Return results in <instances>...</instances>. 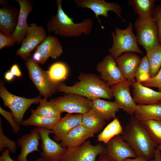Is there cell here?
I'll return each instance as SVG.
<instances>
[{"instance_id":"37","label":"cell","mask_w":161,"mask_h":161,"mask_svg":"<svg viewBox=\"0 0 161 161\" xmlns=\"http://www.w3.org/2000/svg\"><path fill=\"white\" fill-rule=\"evenodd\" d=\"M141 84L148 87L157 88L158 89L159 91L161 92V68L155 76L150 78L148 80Z\"/></svg>"},{"instance_id":"29","label":"cell","mask_w":161,"mask_h":161,"mask_svg":"<svg viewBox=\"0 0 161 161\" xmlns=\"http://www.w3.org/2000/svg\"><path fill=\"white\" fill-rule=\"evenodd\" d=\"M123 130L120 121L115 118L98 135L97 140L106 144L116 136L122 134Z\"/></svg>"},{"instance_id":"27","label":"cell","mask_w":161,"mask_h":161,"mask_svg":"<svg viewBox=\"0 0 161 161\" xmlns=\"http://www.w3.org/2000/svg\"><path fill=\"white\" fill-rule=\"evenodd\" d=\"M61 117L60 116H41L31 112L30 116L28 118L23 120L21 124L22 126H34L52 130Z\"/></svg>"},{"instance_id":"47","label":"cell","mask_w":161,"mask_h":161,"mask_svg":"<svg viewBox=\"0 0 161 161\" xmlns=\"http://www.w3.org/2000/svg\"><path fill=\"white\" fill-rule=\"evenodd\" d=\"M158 147L161 153V145H158ZM160 161H161V158L160 159Z\"/></svg>"},{"instance_id":"16","label":"cell","mask_w":161,"mask_h":161,"mask_svg":"<svg viewBox=\"0 0 161 161\" xmlns=\"http://www.w3.org/2000/svg\"><path fill=\"white\" fill-rule=\"evenodd\" d=\"M106 145V154L112 161H124L126 159L137 157L120 134L113 137Z\"/></svg>"},{"instance_id":"12","label":"cell","mask_w":161,"mask_h":161,"mask_svg":"<svg viewBox=\"0 0 161 161\" xmlns=\"http://www.w3.org/2000/svg\"><path fill=\"white\" fill-rule=\"evenodd\" d=\"M63 53V48L58 38L49 35L37 47L32 58L37 63L44 64L49 58L56 59Z\"/></svg>"},{"instance_id":"44","label":"cell","mask_w":161,"mask_h":161,"mask_svg":"<svg viewBox=\"0 0 161 161\" xmlns=\"http://www.w3.org/2000/svg\"><path fill=\"white\" fill-rule=\"evenodd\" d=\"M14 76L10 71L6 72L4 75L5 80L9 81L12 80L13 79Z\"/></svg>"},{"instance_id":"1","label":"cell","mask_w":161,"mask_h":161,"mask_svg":"<svg viewBox=\"0 0 161 161\" xmlns=\"http://www.w3.org/2000/svg\"><path fill=\"white\" fill-rule=\"evenodd\" d=\"M121 134L123 139L132 148L137 156L147 161L154 157L158 145L143 122L134 116L130 117Z\"/></svg>"},{"instance_id":"3","label":"cell","mask_w":161,"mask_h":161,"mask_svg":"<svg viewBox=\"0 0 161 161\" xmlns=\"http://www.w3.org/2000/svg\"><path fill=\"white\" fill-rule=\"evenodd\" d=\"M62 2L61 0L56 1V13L51 16L47 25L49 32L66 37H78L90 34L93 29L92 20L88 18L80 23L74 22L73 18L63 10Z\"/></svg>"},{"instance_id":"19","label":"cell","mask_w":161,"mask_h":161,"mask_svg":"<svg viewBox=\"0 0 161 161\" xmlns=\"http://www.w3.org/2000/svg\"><path fill=\"white\" fill-rule=\"evenodd\" d=\"M16 1L19 5V12L16 27L12 37L19 44L25 37L29 26L27 23V17L32 10L33 6L28 0H16Z\"/></svg>"},{"instance_id":"41","label":"cell","mask_w":161,"mask_h":161,"mask_svg":"<svg viewBox=\"0 0 161 161\" xmlns=\"http://www.w3.org/2000/svg\"><path fill=\"white\" fill-rule=\"evenodd\" d=\"M10 71L14 76L19 78H21L22 76L21 72L18 65L17 64H15L13 65L11 67Z\"/></svg>"},{"instance_id":"18","label":"cell","mask_w":161,"mask_h":161,"mask_svg":"<svg viewBox=\"0 0 161 161\" xmlns=\"http://www.w3.org/2000/svg\"><path fill=\"white\" fill-rule=\"evenodd\" d=\"M141 59L136 53H125L115 59L116 64L126 80L132 84L136 82L135 74Z\"/></svg>"},{"instance_id":"32","label":"cell","mask_w":161,"mask_h":161,"mask_svg":"<svg viewBox=\"0 0 161 161\" xmlns=\"http://www.w3.org/2000/svg\"><path fill=\"white\" fill-rule=\"evenodd\" d=\"M47 99H41L39 106L35 110L32 109L31 112L45 117H61V113L54 104Z\"/></svg>"},{"instance_id":"21","label":"cell","mask_w":161,"mask_h":161,"mask_svg":"<svg viewBox=\"0 0 161 161\" xmlns=\"http://www.w3.org/2000/svg\"><path fill=\"white\" fill-rule=\"evenodd\" d=\"M82 114L68 113L60 120L51 130L55 141H61L72 129L82 123Z\"/></svg>"},{"instance_id":"15","label":"cell","mask_w":161,"mask_h":161,"mask_svg":"<svg viewBox=\"0 0 161 161\" xmlns=\"http://www.w3.org/2000/svg\"><path fill=\"white\" fill-rule=\"evenodd\" d=\"M133 84L127 80L111 87L115 99L114 102L119 108L123 110L131 116L134 114L137 105L130 92V86Z\"/></svg>"},{"instance_id":"25","label":"cell","mask_w":161,"mask_h":161,"mask_svg":"<svg viewBox=\"0 0 161 161\" xmlns=\"http://www.w3.org/2000/svg\"><path fill=\"white\" fill-rule=\"evenodd\" d=\"M134 116L143 122L149 120H161V102L150 105L137 104Z\"/></svg>"},{"instance_id":"42","label":"cell","mask_w":161,"mask_h":161,"mask_svg":"<svg viewBox=\"0 0 161 161\" xmlns=\"http://www.w3.org/2000/svg\"><path fill=\"white\" fill-rule=\"evenodd\" d=\"M154 159H151L149 161H160L161 153L158 146L157 147L154 153Z\"/></svg>"},{"instance_id":"33","label":"cell","mask_w":161,"mask_h":161,"mask_svg":"<svg viewBox=\"0 0 161 161\" xmlns=\"http://www.w3.org/2000/svg\"><path fill=\"white\" fill-rule=\"evenodd\" d=\"M149 70V64L145 55L141 59L136 70L135 74L136 82L141 83L148 80L151 78Z\"/></svg>"},{"instance_id":"39","label":"cell","mask_w":161,"mask_h":161,"mask_svg":"<svg viewBox=\"0 0 161 161\" xmlns=\"http://www.w3.org/2000/svg\"><path fill=\"white\" fill-rule=\"evenodd\" d=\"M16 42L12 37L0 31V49L5 47L13 46Z\"/></svg>"},{"instance_id":"4","label":"cell","mask_w":161,"mask_h":161,"mask_svg":"<svg viewBox=\"0 0 161 161\" xmlns=\"http://www.w3.org/2000/svg\"><path fill=\"white\" fill-rule=\"evenodd\" d=\"M133 29L132 24L129 23L125 29L116 27L114 31L112 32L113 43L109 52L114 59L123 53L134 52L143 54L138 47L137 38L133 32Z\"/></svg>"},{"instance_id":"20","label":"cell","mask_w":161,"mask_h":161,"mask_svg":"<svg viewBox=\"0 0 161 161\" xmlns=\"http://www.w3.org/2000/svg\"><path fill=\"white\" fill-rule=\"evenodd\" d=\"M40 135L37 127L32 129L29 133L24 134L17 141V144L21 148V152L16 161H29L28 155L34 151L39 152L38 146Z\"/></svg>"},{"instance_id":"11","label":"cell","mask_w":161,"mask_h":161,"mask_svg":"<svg viewBox=\"0 0 161 161\" xmlns=\"http://www.w3.org/2000/svg\"><path fill=\"white\" fill-rule=\"evenodd\" d=\"M96 69L100 73L101 78L110 87L127 81L117 66L115 59L110 54L106 55L97 64Z\"/></svg>"},{"instance_id":"26","label":"cell","mask_w":161,"mask_h":161,"mask_svg":"<svg viewBox=\"0 0 161 161\" xmlns=\"http://www.w3.org/2000/svg\"><path fill=\"white\" fill-rule=\"evenodd\" d=\"M105 120L92 109L82 114V124L88 132L94 136L99 132L106 124Z\"/></svg>"},{"instance_id":"34","label":"cell","mask_w":161,"mask_h":161,"mask_svg":"<svg viewBox=\"0 0 161 161\" xmlns=\"http://www.w3.org/2000/svg\"><path fill=\"white\" fill-rule=\"evenodd\" d=\"M154 141L161 145V120H149L143 122Z\"/></svg>"},{"instance_id":"24","label":"cell","mask_w":161,"mask_h":161,"mask_svg":"<svg viewBox=\"0 0 161 161\" xmlns=\"http://www.w3.org/2000/svg\"><path fill=\"white\" fill-rule=\"evenodd\" d=\"M91 106L92 109L105 120L115 118L116 113L119 109L114 101L111 102L99 98L91 100Z\"/></svg>"},{"instance_id":"35","label":"cell","mask_w":161,"mask_h":161,"mask_svg":"<svg viewBox=\"0 0 161 161\" xmlns=\"http://www.w3.org/2000/svg\"><path fill=\"white\" fill-rule=\"evenodd\" d=\"M5 148L10 151L15 153L16 151V144L15 142L10 140L4 134L2 126V120L0 119V151H2Z\"/></svg>"},{"instance_id":"10","label":"cell","mask_w":161,"mask_h":161,"mask_svg":"<svg viewBox=\"0 0 161 161\" xmlns=\"http://www.w3.org/2000/svg\"><path fill=\"white\" fill-rule=\"evenodd\" d=\"M46 30L41 26L31 23L27 29L26 35L21 43L16 54L25 61L30 57V54L46 38Z\"/></svg>"},{"instance_id":"7","label":"cell","mask_w":161,"mask_h":161,"mask_svg":"<svg viewBox=\"0 0 161 161\" xmlns=\"http://www.w3.org/2000/svg\"><path fill=\"white\" fill-rule=\"evenodd\" d=\"M134 26L138 43L143 47L146 52L160 44L157 26L152 17L143 19L138 17L135 21Z\"/></svg>"},{"instance_id":"36","label":"cell","mask_w":161,"mask_h":161,"mask_svg":"<svg viewBox=\"0 0 161 161\" xmlns=\"http://www.w3.org/2000/svg\"><path fill=\"white\" fill-rule=\"evenodd\" d=\"M0 113L9 123L14 132L17 133L20 129L19 124L15 120L12 112H8L0 107Z\"/></svg>"},{"instance_id":"46","label":"cell","mask_w":161,"mask_h":161,"mask_svg":"<svg viewBox=\"0 0 161 161\" xmlns=\"http://www.w3.org/2000/svg\"><path fill=\"white\" fill-rule=\"evenodd\" d=\"M35 161H45L41 157L36 159Z\"/></svg>"},{"instance_id":"30","label":"cell","mask_w":161,"mask_h":161,"mask_svg":"<svg viewBox=\"0 0 161 161\" xmlns=\"http://www.w3.org/2000/svg\"><path fill=\"white\" fill-rule=\"evenodd\" d=\"M149 65L151 78L155 76L161 68V43L146 52V55Z\"/></svg>"},{"instance_id":"6","label":"cell","mask_w":161,"mask_h":161,"mask_svg":"<svg viewBox=\"0 0 161 161\" xmlns=\"http://www.w3.org/2000/svg\"><path fill=\"white\" fill-rule=\"evenodd\" d=\"M30 78L40 93L47 99L57 91L60 83L52 82L48 77L46 71H44L38 63L30 56L25 61Z\"/></svg>"},{"instance_id":"13","label":"cell","mask_w":161,"mask_h":161,"mask_svg":"<svg viewBox=\"0 0 161 161\" xmlns=\"http://www.w3.org/2000/svg\"><path fill=\"white\" fill-rule=\"evenodd\" d=\"M37 128L41 140V157L45 161H61L67 148L62 147L50 137L49 134L52 133L51 130Z\"/></svg>"},{"instance_id":"22","label":"cell","mask_w":161,"mask_h":161,"mask_svg":"<svg viewBox=\"0 0 161 161\" xmlns=\"http://www.w3.org/2000/svg\"><path fill=\"white\" fill-rule=\"evenodd\" d=\"M132 86L133 98L137 104L150 105L161 102V92L154 91L136 82Z\"/></svg>"},{"instance_id":"45","label":"cell","mask_w":161,"mask_h":161,"mask_svg":"<svg viewBox=\"0 0 161 161\" xmlns=\"http://www.w3.org/2000/svg\"><path fill=\"white\" fill-rule=\"evenodd\" d=\"M124 161H147L144 158L140 157L137 156L134 158H127Z\"/></svg>"},{"instance_id":"17","label":"cell","mask_w":161,"mask_h":161,"mask_svg":"<svg viewBox=\"0 0 161 161\" xmlns=\"http://www.w3.org/2000/svg\"><path fill=\"white\" fill-rule=\"evenodd\" d=\"M0 30L4 34L12 37L17 24L19 10L7 5L5 1H0Z\"/></svg>"},{"instance_id":"28","label":"cell","mask_w":161,"mask_h":161,"mask_svg":"<svg viewBox=\"0 0 161 161\" xmlns=\"http://www.w3.org/2000/svg\"><path fill=\"white\" fill-rule=\"evenodd\" d=\"M157 0H129V5L132 7L135 14L139 17L143 19H148L152 17L156 7L155 4Z\"/></svg>"},{"instance_id":"5","label":"cell","mask_w":161,"mask_h":161,"mask_svg":"<svg viewBox=\"0 0 161 161\" xmlns=\"http://www.w3.org/2000/svg\"><path fill=\"white\" fill-rule=\"evenodd\" d=\"M0 96L3 101L4 106L8 107L13 114L16 122L22 124L24 115L32 104L39 103L41 96L32 99H27L14 95L9 92L5 87L4 82L0 80Z\"/></svg>"},{"instance_id":"31","label":"cell","mask_w":161,"mask_h":161,"mask_svg":"<svg viewBox=\"0 0 161 161\" xmlns=\"http://www.w3.org/2000/svg\"><path fill=\"white\" fill-rule=\"evenodd\" d=\"M46 72L48 77L52 82L58 83L66 78L68 69L65 64L59 62L52 64Z\"/></svg>"},{"instance_id":"38","label":"cell","mask_w":161,"mask_h":161,"mask_svg":"<svg viewBox=\"0 0 161 161\" xmlns=\"http://www.w3.org/2000/svg\"><path fill=\"white\" fill-rule=\"evenodd\" d=\"M152 18L156 23L158 29V38L160 43H161V6H156L154 9Z\"/></svg>"},{"instance_id":"43","label":"cell","mask_w":161,"mask_h":161,"mask_svg":"<svg viewBox=\"0 0 161 161\" xmlns=\"http://www.w3.org/2000/svg\"><path fill=\"white\" fill-rule=\"evenodd\" d=\"M97 161H112L106 154L99 156Z\"/></svg>"},{"instance_id":"23","label":"cell","mask_w":161,"mask_h":161,"mask_svg":"<svg viewBox=\"0 0 161 161\" xmlns=\"http://www.w3.org/2000/svg\"><path fill=\"white\" fill-rule=\"evenodd\" d=\"M93 136L81 123L71 130L59 144L63 148L75 147L82 144L88 138Z\"/></svg>"},{"instance_id":"40","label":"cell","mask_w":161,"mask_h":161,"mask_svg":"<svg viewBox=\"0 0 161 161\" xmlns=\"http://www.w3.org/2000/svg\"><path fill=\"white\" fill-rule=\"evenodd\" d=\"M10 151L5 149L0 157V161H14L10 155Z\"/></svg>"},{"instance_id":"8","label":"cell","mask_w":161,"mask_h":161,"mask_svg":"<svg viewBox=\"0 0 161 161\" xmlns=\"http://www.w3.org/2000/svg\"><path fill=\"white\" fill-rule=\"evenodd\" d=\"M106 147L101 143L92 144L86 140L82 144L68 148L61 161H96L98 156L106 154Z\"/></svg>"},{"instance_id":"2","label":"cell","mask_w":161,"mask_h":161,"mask_svg":"<svg viewBox=\"0 0 161 161\" xmlns=\"http://www.w3.org/2000/svg\"><path fill=\"white\" fill-rule=\"evenodd\" d=\"M79 81L69 86L60 83L57 91L66 94H73L91 100L97 99H112L114 97L111 88L100 76L91 73H81Z\"/></svg>"},{"instance_id":"9","label":"cell","mask_w":161,"mask_h":161,"mask_svg":"<svg viewBox=\"0 0 161 161\" xmlns=\"http://www.w3.org/2000/svg\"><path fill=\"white\" fill-rule=\"evenodd\" d=\"M67 94L50 100L61 113L66 112L83 114L92 109L91 100L78 95Z\"/></svg>"},{"instance_id":"14","label":"cell","mask_w":161,"mask_h":161,"mask_svg":"<svg viewBox=\"0 0 161 161\" xmlns=\"http://www.w3.org/2000/svg\"><path fill=\"white\" fill-rule=\"evenodd\" d=\"M74 1L78 7L91 10L95 14L102 28L104 27L98 16H102L108 18V13L109 11L114 12L123 21H126L121 16V7L117 3L108 2L104 0H75Z\"/></svg>"}]
</instances>
